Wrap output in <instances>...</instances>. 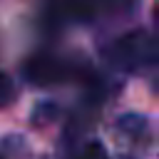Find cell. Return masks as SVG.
Returning <instances> with one entry per match:
<instances>
[{"label":"cell","mask_w":159,"mask_h":159,"mask_svg":"<svg viewBox=\"0 0 159 159\" xmlns=\"http://www.w3.org/2000/svg\"><path fill=\"white\" fill-rule=\"evenodd\" d=\"M107 60L122 72H142L157 65V40L147 30H132L107 47Z\"/></svg>","instance_id":"6da1fadb"},{"label":"cell","mask_w":159,"mask_h":159,"mask_svg":"<svg viewBox=\"0 0 159 159\" xmlns=\"http://www.w3.org/2000/svg\"><path fill=\"white\" fill-rule=\"evenodd\" d=\"M137 0H50V15L57 22H94L99 17L124 15Z\"/></svg>","instance_id":"7a4b0ae2"},{"label":"cell","mask_w":159,"mask_h":159,"mask_svg":"<svg viewBox=\"0 0 159 159\" xmlns=\"http://www.w3.org/2000/svg\"><path fill=\"white\" fill-rule=\"evenodd\" d=\"M22 75L30 84H37V87H55V84H65V82H72L77 80L82 72L80 67L62 57V55H55V52H40V55H32L25 67H22Z\"/></svg>","instance_id":"3957f363"},{"label":"cell","mask_w":159,"mask_h":159,"mask_svg":"<svg viewBox=\"0 0 159 159\" xmlns=\"http://www.w3.org/2000/svg\"><path fill=\"white\" fill-rule=\"evenodd\" d=\"M117 129L124 134V137H132V139H144L149 134V124L144 117L139 114H124L119 122H117Z\"/></svg>","instance_id":"277c9868"},{"label":"cell","mask_w":159,"mask_h":159,"mask_svg":"<svg viewBox=\"0 0 159 159\" xmlns=\"http://www.w3.org/2000/svg\"><path fill=\"white\" fill-rule=\"evenodd\" d=\"M72 159H109V157H107V149H104L99 142L92 139V142H84Z\"/></svg>","instance_id":"5b68a950"},{"label":"cell","mask_w":159,"mask_h":159,"mask_svg":"<svg viewBox=\"0 0 159 159\" xmlns=\"http://www.w3.org/2000/svg\"><path fill=\"white\" fill-rule=\"evenodd\" d=\"M12 97H15V87H12L10 77L0 72V107H5L7 102H12Z\"/></svg>","instance_id":"8992f818"},{"label":"cell","mask_w":159,"mask_h":159,"mask_svg":"<svg viewBox=\"0 0 159 159\" xmlns=\"http://www.w3.org/2000/svg\"><path fill=\"white\" fill-rule=\"evenodd\" d=\"M0 159H2V157H0Z\"/></svg>","instance_id":"52a82bcc"}]
</instances>
